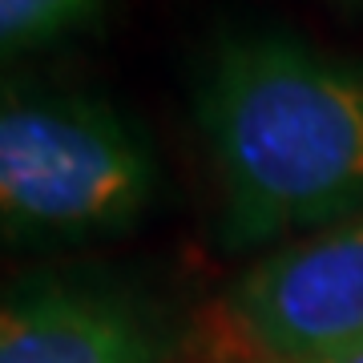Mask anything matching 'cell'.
Wrapping results in <instances>:
<instances>
[{"label":"cell","mask_w":363,"mask_h":363,"mask_svg":"<svg viewBox=\"0 0 363 363\" xmlns=\"http://www.w3.org/2000/svg\"><path fill=\"white\" fill-rule=\"evenodd\" d=\"M154 154L109 105L9 93L0 113V210L21 242L125 230L154 198Z\"/></svg>","instance_id":"7a4b0ae2"},{"label":"cell","mask_w":363,"mask_h":363,"mask_svg":"<svg viewBox=\"0 0 363 363\" xmlns=\"http://www.w3.org/2000/svg\"><path fill=\"white\" fill-rule=\"evenodd\" d=\"M286 363H363V343L347 351H331V355H315V359H286Z\"/></svg>","instance_id":"8992f818"},{"label":"cell","mask_w":363,"mask_h":363,"mask_svg":"<svg viewBox=\"0 0 363 363\" xmlns=\"http://www.w3.org/2000/svg\"><path fill=\"white\" fill-rule=\"evenodd\" d=\"M101 0H0V45L4 52H28L69 37L97 13Z\"/></svg>","instance_id":"5b68a950"},{"label":"cell","mask_w":363,"mask_h":363,"mask_svg":"<svg viewBox=\"0 0 363 363\" xmlns=\"http://www.w3.org/2000/svg\"><path fill=\"white\" fill-rule=\"evenodd\" d=\"M166 331L142 303L85 283L40 279L9 295L0 363H162Z\"/></svg>","instance_id":"277c9868"},{"label":"cell","mask_w":363,"mask_h":363,"mask_svg":"<svg viewBox=\"0 0 363 363\" xmlns=\"http://www.w3.org/2000/svg\"><path fill=\"white\" fill-rule=\"evenodd\" d=\"M226 331L255 363L363 343V218L250 267L226 295Z\"/></svg>","instance_id":"3957f363"},{"label":"cell","mask_w":363,"mask_h":363,"mask_svg":"<svg viewBox=\"0 0 363 363\" xmlns=\"http://www.w3.org/2000/svg\"><path fill=\"white\" fill-rule=\"evenodd\" d=\"M198 121L230 247L363 206V69L286 37H230L206 65Z\"/></svg>","instance_id":"6da1fadb"}]
</instances>
